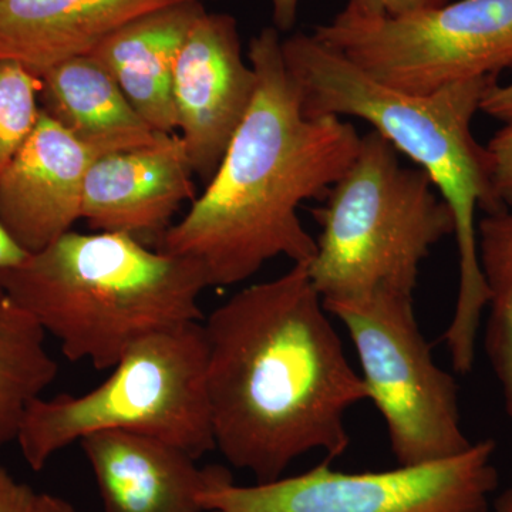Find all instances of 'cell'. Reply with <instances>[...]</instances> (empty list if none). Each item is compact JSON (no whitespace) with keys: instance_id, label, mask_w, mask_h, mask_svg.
Masks as SVG:
<instances>
[{"instance_id":"8","label":"cell","mask_w":512,"mask_h":512,"mask_svg":"<svg viewBox=\"0 0 512 512\" xmlns=\"http://www.w3.org/2000/svg\"><path fill=\"white\" fill-rule=\"evenodd\" d=\"M312 35L377 83L417 96L512 70V0H456L394 19L342 10Z\"/></svg>"},{"instance_id":"17","label":"cell","mask_w":512,"mask_h":512,"mask_svg":"<svg viewBox=\"0 0 512 512\" xmlns=\"http://www.w3.org/2000/svg\"><path fill=\"white\" fill-rule=\"evenodd\" d=\"M46 335L0 285V448L15 443L26 410L59 373Z\"/></svg>"},{"instance_id":"16","label":"cell","mask_w":512,"mask_h":512,"mask_svg":"<svg viewBox=\"0 0 512 512\" xmlns=\"http://www.w3.org/2000/svg\"><path fill=\"white\" fill-rule=\"evenodd\" d=\"M40 79L42 110L100 157L148 146L161 134L137 113L92 55L64 60Z\"/></svg>"},{"instance_id":"26","label":"cell","mask_w":512,"mask_h":512,"mask_svg":"<svg viewBox=\"0 0 512 512\" xmlns=\"http://www.w3.org/2000/svg\"><path fill=\"white\" fill-rule=\"evenodd\" d=\"M33 512H77L69 501L57 495L42 493L36 495Z\"/></svg>"},{"instance_id":"9","label":"cell","mask_w":512,"mask_h":512,"mask_svg":"<svg viewBox=\"0 0 512 512\" xmlns=\"http://www.w3.org/2000/svg\"><path fill=\"white\" fill-rule=\"evenodd\" d=\"M495 441L446 460L372 473L329 461L269 483L237 485L224 468L200 495L204 512H488L498 487Z\"/></svg>"},{"instance_id":"23","label":"cell","mask_w":512,"mask_h":512,"mask_svg":"<svg viewBox=\"0 0 512 512\" xmlns=\"http://www.w3.org/2000/svg\"><path fill=\"white\" fill-rule=\"evenodd\" d=\"M481 111L495 120L503 121L504 124L511 123L512 83L505 86L495 83L481 101Z\"/></svg>"},{"instance_id":"15","label":"cell","mask_w":512,"mask_h":512,"mask_svg":"<svg viewBox=\"0 0 512 512\" xmlns=\"http://www.w3.org/2000/svg\"><path fill=\"white\" fill-rule=\"evenodd\" d=\"M205 12L201 2L165 6L127 23L89 53L109 70L131 106L157 133L177 130L175 62L192 26Z\"/></svg>"},{"instance_id":"25","label":"cell","mask_w":512,"mask_h":512,"mask_svg":"<svg viewBox=\"0 0 512 512\" xmlns=\"http://www.w3.org/2000/svg\"><path fill=\"white\" fill-rule=\"evenodd\" d=\"M274 23L279 32H289L298 19L299 0H271Z\"/></svg>"},{"instance_id":"1","label":"cell","mask_w":512,"mask_h":512,"mask_svg":"<svg viewBox=\"0 0 512 512\" xmlns=\"http://www.w3.org/2000/svg\"><path fill=\"white\" fill-rule=\"evenodd\" d=\"M215 450L256 483L311 451L348 450L346 414L369 400L306 264L247 286L204 320Z\"/></svg>"},{"instance_id":"18","label":"cell","mask_w":512,"mask_h":512,"mask_svg":"<svg viewBox=\"0 0 512 512\" xmlns=\"http://www.w3.org/2000/svg\"><path fill=\"white\" fill-rule=\"evenodd\" d=\"M477 249L488 295L485 355L512 426V208L477 222Z\"/></svg>"},{"instance_id":"10","label":"cell","mask_w":512,"mask_h":512,"mask_svg":"<svg viewBox=\"0 0 512 512\" xmlns=\"http://www.w3.org/2000/svg\"><path fill=\"white\" fill-rule=\"evenodd\" d=\"M256 74L242 55L238 22L205 12L188 33L173 76L175 119L192 171L211 180L247 116Z\"/></svg>"},{"instance_id":"14","label":"cell","mask_w":512,"mask_h":512,"mask_svg":"<svg viewBox=\"0 0 512 512\" xmlns=\"http://www.w3.org/2000/svg\"><path fill=\"white\" fill-rule=\"evenodd\" d=\"M208 0H0V62L42 76L154 10Z\"/></svg>"},{"instance_id":"5","label":"cell","mask_w":512,"mask_h":512,"mask_svg":"<svg viewBox=\"0 0 512 512\" xmlns=\"http://www.w3.org/2000/svg\"><path fill=\"white\" fill-rule=\"evenodd\" d=\"M377 131L312 214L320 227L306 264L323 302L379 291L413 295L431 248L454 234L446 201L421 168L400 163Z\"/></svg>"},{"instance_id":"19","label":"cell","mask_w":512,"mask_h":512,"mask_svg":"<svg viewBox=\"0 0 512 512\" xmlns=\"http://www.w3.org/2000/svg\"><path fill=\"white\" fill-rule=\"evenodd\" d=\"M42 79L15 62H0V174L39 120Z\"/></svg>"},{"instance_id":"3","label":"cell","mask_w":512,"mask_h":512,"mask_svg":"<svg viewBox=\"0 0 512 512\" xmlns=\"http://www.w3.org/2000/svg\"><path fill=\"white\" fill-rule=\"evenodd\" d=\"M286 69L306 116L365 120L399 153L429 174L454 218L460 282L453 319L444 333L454 370H473L481 318L487 308L477 249L478 211H504L493 190L491 157L473 134L474 116L498 77L485 76L439 92L407 94L377 83L313 35L282 42Z\"/></svg>"},{"instance_id":"11","label":"cell","mask_w":512,"mask_h":512,"mask_svg":"<svg viewBox=\"0 0 512 512\" xmlns=\"http://www.w3.org/2000/svg\"><path fill=\"white\" fill-rule=\"evenodd\" d=\"M192 175L175 133L96 158L84 181L82 220L93 232H121L157 249L181 204L197 198Z\"/></svg>"},{"instance_id":"22","label":"cell","mask_w":512,"mask_h":512,"mask_svg":"<svg viewBox=\"0 0 512 512\" xmlns=\"http://www.w3.org/2000/svg\"><path fill=\"white\" fill-rule=\"evenodd\" d=\"M36 495L32 487L20 483L0 463V512H33Z\"/></svg>"},{"instance_id":"20","label":"cell","mask_w":512,"mask_h":512,"mask_svg":"<svg viewBox=\"0 0 512 512\" xmlns=\"http://www.w3.org/2000/svg\"><path fill=\"white\" fill-rule=\"evenodd\" d=\"M491 157L493 190L503 210L512 208V121L505 123L490 143L487 144Z\"/></svg>"},{"instance_id":"21","label":"cell","mask_w":512,"mask_h":512,"mask_svg":"<svg viewBox=\"0 0 512 512\" xmlns=\"http://www.w3.org/2000/svg\"><path fill=\"white\" fill-rule=\"evenodd\" d=\"M451 0H348L345 12L357 18H403L440 8Z\"/></svg>"},{"instance_id":"4","label":"cell","mask_w":512,"mask_h":512,"mask_svg":"<svg viewBox=\"0 0 512 512\" xmlns=\"http://www.w3.org/2000/svg\"><path fill=\"white\" fill-rule=\"evenodd\" d=\"M0 285L72 362L113 369L134 343L201 322L210 288L200 262L121 232L70 231L0 272Z\"/></svg>"},{"instance_id":"13","label":"cell","mask_w":512,"mask_h":512,"mask_svg":"<svg viewBox=\"0 0 512 512\" xmlns=\"http://www.w3.org/2000/svg\"><path fill=\"white\" fill-rule=\"evenodd\" d=\"M104 512H204L200 495L222 467L144 434L99 431L80 440Z\"/></svg>"},{"instance_id":"27","label":"cell","mask_w":512,"mask_h":512,"mask_svg":"<svg viewBox=\"0 0 512 512\" xmlns=\"http://www.w3.org/2000/svg\"><path fill=\"white\" fill-rule=\"evenodd\" d=\"M488 512H512V477L507 487L491 501Z\"/></svg>"},{"instance_id":"12","label":"cell","mask_w":512,"mask_h":512,"mask_svg":"<svg viewBox=\"0 0 512 512\" xmlns=\"http://www.w3.org/2000/svg\"><path fill=\"white\" fill-rule=\"evenodd\" d=\"M99 157L42 110L28 140L0 174V222L30 254L82 220L84 181Z\"/></svg>"},{"instance_id":"2","label":"cell","mask_w":512,"mask_h":512,"mask_svg":"<svg viewBox=\"0 0 512 512\" xmlns=\"http://www.w3.org/2000/svg\"><path fill=\"white\" fill-rule=\"evenodd\" d=\"M248 59L256 92L247 116L205 191L157 247L200 262L210 288L242 284L276 256L309 264L316 241L299 207L326 197L362 140L340 117L306 116L278 29L256 35Z\"/></svg>"},{"instance_id":"24","label":"cell","mask_w":512,"mask_h":512,"mask_svg":"<svg viewBox=\"0 0 512 512\" xmlns=\"http://www.w3.org/2000/svg\"><path fill=\"white\" fill-rule=\"evenodd\" d=\"M29 255L30 252L26 251V249L13 238L8 228L0 222V272L9 271V269H15L25 264Z\"/></svg>"},{"instance_id":"6","label":"cell","mask_w":512,"mask_h":512,"mask_svg":"<svg viewBox=\"0 0 512 512\" xmlns=\"http://www.w3.org/2000/svg\"><path fill=\"white\" fill-rule=\"evenodd\" d=\"M207 338L201 322L134 343L90 392L39 397L19 427L22 456L42 471L64 448L99 431L144 434L200 460L215 450L207 392Z\"/></svg>"},{"instance_id":"7","label":"cell","mask_w":512,"mask_h":512,"mask_svg":"<svg viewBox=\"0 0 512 512\" xmlns=\"http://www.w3.org/2000/svg\"><path fill=\"white\" fill-rule=\"evenodd\" d=\"M323 305L355 345L360 376L382 414L397 466L446 460L473 446L461 426L456 380L434 362L413 295L379 291Z\"/></svg>"}]
</instances>
